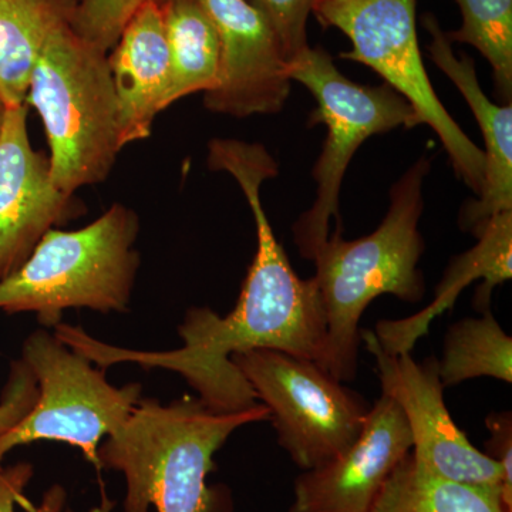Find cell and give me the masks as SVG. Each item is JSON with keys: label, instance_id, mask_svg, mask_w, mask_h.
Returning <instances> with one entry per match:
<instances>
[{"label": "cell", "instance_id": "obj_24", "mask_svg": "<svg viewBox=\"0 0 512 512\" xmlns=\"http://www.w3.org/2000/svg\"><path fill=\"white\" fill-rule=\"evenodd\" d=\"M269 20L291 62L308 47L306 25L315 0H251Z\"/></svg>", "mask_w": 512, "mask_h": 512}, {"label": "cell", "instance_id": "obj_25", "mask_svg": "<svg viewBox=\"0 0 512 512\" xmlns=\"http://www.w3.org/2000/svg\"><path fill=\"white\" fill-rule=\"evenodd\" d=\"M39 387L30 367L22 359L10 365L8 383L0 399V434L12 429L35 406Z\"/></svg>", "mask_w": 512, "mask_h": 512}, {"label": "cell", "instance_id": "obj_4", "mask_svg": "<svg viewBox=\"0 0 512 512\" xmlns=\"http://www.w3.org/2000/svg\"><path fill=\"white\" fill-rule=\"evenodd\" d=\"M26 106L39 113L52 183L64 195L109 177L123 144L109 53L67 26L37 60Z\"/></svg>", "mask_w": 512, "mask_h": 512}, {"label": "cell", "instance_id": "obj_10", "mask_svg": "<svg viewBox=\"0 0 512 512\" xmlns=\"http://www.w3.org/2000/svg\"><path fill=\"white\" fill-rule=\"evenodd\" d=\"M360 338L375 357L382 393L392 397L406 416L414 464L431 476L493 491L500 495L505 510L512 512L501 467L474 447L451 419L444 403L439 360L429 357L417 362L412 353L387 355L373 330H362Z\"/></svg>", "mask_w": 512, "mask_h": 512}, {"label": "cell", "instance_id": "obj_23", "mask_svg": "<svg viewBox=\"0 0 512 512\" xmlns=\"http://www.w3.org/2000/svg\"><path fill=\"white\" fill-rule=\"evenodd\" d=\"M35 468L30 463H18L0 468V512H64L67 491L63 485L53 484L35 507L26 497Z\"/></svg>", "mask_w": 512, "mask_h": 512}, {"label": "cell", "instance_id": "obj_11", "mask_svg": "<svg viewBox=\"0 0 512 512\" xmlns=\"http://www.w3.org/2000/svg\"><path fill=\"white\" fill-rule=\"evenodd\" d=\"M220 36L217 86L204 93L212 113L276 114L291 94V59L251 0H200Z\"/></svg>", "mask_w": 512, "mask_h": 512}, {"label": "cell", "instance_id": "obj_3", "mask_svg": "<svg viewBox=\"0 0 512 512\" xmlns=\"http://www.w3.org/2000/svg\"><path fill=\"white\" fill-rule=\"evenodd\" d=\"M429 171V160L421 158L393 185L389 211L375 232L353 241L335 232L313 256V279L328 320L326 369L340 382H352L357 375L359 323L367 306L382 295L412 303L424 298L419 222Z\"/></svg>", "mask_w": 512, "mask_h": 512}, {"label": "cell", "instance_id": "obj_17", "mask_svg": "<svg viewBox=\"0 0 512 512\" xmlns=\"http://www.w3.org/2000/svg\"><path fill=\"white\" fill-rule=\"evenodd\" d=\"M77 0H0V103L25 106L30 76L53 35L73 26Z\"/></svg>", "mask_w": 512, "mask_h": 512}, {"label": "cell", "instance_id": "obj_19", "mask_svg": "<svg viewBox=\"0 0 512 512\" xmlns=\"http://www.w3.org/2000/svg\"><path fill=\"white\" fill-rule=\"evenodd\" d=\"M369 512H507L498 494L420 470L412 454L394 468Z\"/></svg>", "mask_w": 512, "mask_h": 512}, {"label": "cell", "instance_id": "obj_1", "mask_svg": "<svg viewBox=\"0 0 512 512\" xmlns=\"http://www.w3.org/2000/svg\"><path fill=\"white\" fill-rule=\"evenodd\" d=\"M208 165L237 180L256 225L258 248L235 308L227 316L205 306L188 309L178 326L183 346L165 352L117 348L66 323L56 326L55 335L101 369L136 363L178 373L212 412L238 413L259 403L232 356L271 349L326 367L328 320L315 279H301L293 271L262 205V183L279 173L268 150L261 144L214 138Z\"/></svg>", "mask_w": 512, "mask_h": 512}, {"label": "cell", "instance_id": "obj_15", "mask_svg": "<svg viewBox=\"0 0 512 512\" xmlns=\"http://www.w3.org/2000/svg\"><path fill=\"white\" fill-rule=\"evenodd\" d=\"M109 56L119 109L121 144L150 137L170 87V55L163 10L147 0L127 23Z\"/></svg>", "mask_w": 512, "mask_h": 512}, {"label": "cell", "instance_id": "obj_16", "mask_svg": "<svg viewBox=\"0 0 512 512\" xmlns=\"http://www.w3.org/2000/svg\"><path fill=\"white\" fill-rule=\"evenodd\" d=\"M477 244L448 264L436 286L433 301L423 311L403 319L377 322L375 336L387 355L412 353L414 346L429 333L437 316L453 309L458 295L476 281H483L476 292L477 311L490 309L491 296L498 285L512 276V211L495 215L476 234Z\"/></svg>", "mask_w": 512, "mask_h": 512}, {"label": "cell", "instance_id": "obj_20", "mask_svg": "<svg viewBox=\"0 0 512 512\" xmlns=\"http://www.w3.org/2000/svg\"><path fill=\"white\" fill-rule=\"evenodd\" d=\"M480 318H464L448 328L439 375L444 390L467 380L491 377L512 383V339L491 309Z\"/></svg>", "mask_w": 512, "mask_h": 512}, {"label": "cell", "instance_id": "obj_6", "mask_svg": "<svg viewBox=\"0 0 512 512\" xmlns=\"http://www.w3.org/2000/svg\"><path fill=\"white\" fill-rule=\"evenodd\" d=\"M291 80L303 84L315 97L311 124H325V144L313 167L318 184L316 198L308 211L293 225L299 254L313 259L329 238V224L335 218L342 228L339 195L350 161L367 138L389 133L394 128L417 126L409 101L389 84L362 86L343 76L326 50L306 47L291 62Z\"/></svg>", "mask_w": 512, "mask_h": 512}, {"label": "cell", "instance_id": "obj_12", "mask_svg": "<svg viewBox=\"0 0 512 512\" xmlns=\"http://www.w3.org/2000/svg\"><path fill=\"white\" fill-rule=\"evenodd\" d=\"M82 212L52 183L49 158L30 143L28 106L0 114V281L25 264L50 229Z\"/></svg>", "mask_w": 512, "mask_h": 512}, {"label": "cell", "instance_id": "obj_22", "mask_svg": "<svg viewBox=\"0 0 512 512\" xmlns=\"http://www.w3.org/2000/svg\"><path fill=\"white\" fill-rule=\"evenodd\" d=\"M147 0H77L73 29L109 53L134 13Z\"/></svg>", "mask_w": 512, "mask_h": 512}, {"label": "cell", "instance_id": "obj_14", "mask_svg": "<svg viewBox=\"0 0 512 512\" xmlns=\"http://www.w3.org/2000/svg\"><path fill=\"white\" fill-rule=\"evenodd\" d=\"M423 25L431 35V59L456 84L483 133V184L477 200L468 202L460 212V228L476 235L495 215L512 211V104L498 106L485 96L473 60L454 55L433 15H424Z\"/></svg>", "mask_w": 512, "mask_h": 512}, {"label": "cell", "instance_id": "obj_21", "mask_svg": "<svg viewBox=\"0 0 512 512\" xmlns=\"http://www.w3.org/2000/svg\"><path fill=\"white\" fill-rule=\"evenodd\" d=\"M461 28L446 33L451 43L476 47L491 64L501 99L512 94V0H456Z\"/></svg>", "mask_w": 512, "mask_h": 512}, {"label": "cell", "instance_id": "obj_13", "mask_svg": "<svg viewBox=\"0 0 512 512\" xmlns=\"http://www.w3.org/2000/svg\"><path fill=\"white\" fill-rule=\"evenodd\" d=\"M412 447L406 416L392 397L382 393L348 450L296 478L289 512H369Z\"/></svg>", "mask_w": 512, "mask_h": 512}, {"label": "cell", "instance_id": "obj_2", "mask_svg": "<svg viewBox=\"0 0 512 512\" xmlns=\"http://www.w3.org/2000/svg\"><path fill=\"white\" fill-rule=\"evenodd\" d=\"M269 421L264 404L215 413L200 399H140L126 423L100 443V467L126 481L123 512H232L227 485H210L214 456L235 430Z\"/></svg>", "mask_w": 512, "mask_h": 512}, {"label": "cell", "instance_id": "obj_5", "mask_svg": "<svg viewBox=\"0 0 512 512\" xmlns=\"http://www.w3.org/2000/svg\"><path fill=\"white\" fill-rule=\"evenodd\" d=\"M140 218L123 204L77 231L50 229L25 264L0 281V311L35 313L56 328L67 309L127 312L140 255Z\"/></svg>", "mask_w": 512, "mask_h": 512}, {"label": "cell", "instance_id": "obj_27", "mask_svg": "<svg viewBox=\"0 0 512 512\" xmlns=\"http://www.w3.org/2000/svg\"><path fill=\"white\" fill-rule=\"evenodd\" d=\"M156 2L158 3V5H163V3L165 2V0H156Z\"/></svg>", "mask_w": 512, "mask_h": 512}, {"label": "cell", "instance_id": "obj_9", "mask_svg": "<svg viewBox=\"0 0 512 512\" xmlns=\"http://www.w3.org/2000/svg\"><path fill=\"white\" fill-rule=\"evenodd\" d=\"M231 360L268 409L279 446L303 471L340 456L359 437L370 407L318 362L271 349Z\"/></svg>", "mask_w": 512, "mask_h": 512}, {"label": "cell", "instance_id": "obj_18", "mask_svg": "<svg viewBox=\"0 0 512 512\" xmlns=\"http://www.w3.org/2000/svg\"><path fill=\"white\" fill-rule=\"evenodd\" d=\"M160 6L170 55L168 107L217 86L220 36L200 0H165Z\"/></svg>", "mask_w": 512, "mask_h": 512}, {"label": "cell", "instance_id": "obj_7", "mask_svg": "<svg viewBox=\"0 0 512 512\" xmlns=\"http://www.w3.org/2000/svg\"><path fill=\"white\" fill-rule=\"evenodd\" d=\"M417 0H315L320 25L336 28L352 42L342 59L366 64L409 101L417 126L433 128L458 177L476 194L484 177V153L450 113L431 86L416 30Z\"/></svg>", "mask_w": 512, "mask_h": 512}, {"label": "cell", "instance_id": "obj_26", "mask_svg": "<svg viewBox=\"0 0 512 512\" xmlns=\"http://www.w3.org/2000/svg\"><path fill=\"white\" fill-rule=\"evenodd\" d=\"M490 430V440L485 444V454L497 461L503 471L505 493L512 501V414L511 412L491 413L485 420Z\"/></svg>", "mask_w": 512, "mask_h": 512}, {"label": "cell", "instance_id": "obj_28", "mask_svg": "<svg viewBox=\"0 0 512 512\" xmlns=\"http://www.w3.org/2000/svg\"><path fill=\"white\" fill-rule=\"evenodd\" d=\"M2 111H3V104L0 103V114H2Z\"/></svg>", "mask_w": 512, "mask_h": 512}, {"label": "cell", "instance_id": "obj_8", "mask_svg": "<svg viewBox=\"0 0 512 512\" xmlns=\"http://www.w3.org/2000/svg\"><path fill=\"white\" fill-rule=\"evenodd\" d=\"M22 360L36 377L39 396L18 424L0 434V468L13 448L52 440L80 448L100 470L101 439L126 423L140 402L141 384L113 386L104 369L45 329L25 340Z\"/></svg>", "mask_w": 512, "mask_h": 512}]
</instances>
